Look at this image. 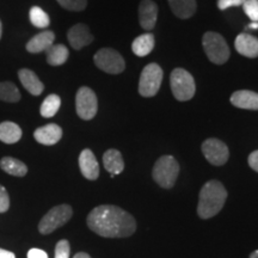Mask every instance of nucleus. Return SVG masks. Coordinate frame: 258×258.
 I'll return each mask as SVG.
<instances>
[{
  "instance_id": "nucleus-1",
  "label": "nucleus",
  "mask_w": 258,
  "mask_h": 258,
  "mask_svg": "<svg viewBox=\"0 0 258 258\" xmlns=\"http://www.w3.org/2000/svg\"><path fill=\"white\" fill-rule=\"evenodd\" d=\"M89 228L104 238H124L137 230V222L120 207L116 206H98L93 208L86 219Z\"/></svg>"
},
{
  "instance_id": "nucleus-2",
  "label": "nucleus",
  "mask_w": 258,
  "mask_h": 258,
  "mask_svg": "<svg viewBox=\"0 0 258 258\" xmlns=\"http://www.w3.org/2000/svg\"><path fill=\"white\" fill-rule=\"evenodd\" d=\"M227 191L219 180H209L202 186L200 191L198 213L201 219H209L215 217L224 207Z\"/></svg>"
},
{
  "instance_id": "nucleus-3",
  "label": "nucleus",
  "mask_w": 258,
  "mask_h": 258,
  "mask_svg": "<svg viewBox=\"0 0 258 258\" xmlns=\"http://www.w3.org/2000/svg\"><path fill=\"white\" fill-rule=\"evenodd\" d=\"M179 173V165L172 156H163L156 161L152 170L153 179L161 188L170 189L175 185Z\"/></svg>"
},
{
  "instance_id": "nucleus-4",
  "label": "nucleus",
  "mask_w": 258,
  "mask_h": 258,
  "mask_svg": "<svg viewBox=\"0 0 258 258\" xmlns=\"http://www.w3.org/2000/svg\"><path fill=\"white\" fill-rule=\"evenodd\" d=\"M170 85L177 101H189L195 95L196 85L194 77L188 71L183 69H175L172 71L170 76Z\"/></svg>"
},
{
  "instance_id": "nucleus-5",
  "label": "nucleus",
  "mask_w": 258,
  "mask_h": 258,
  "mask_svg": "<svg viewBox=\"0 0 258 258\" xmlns=\"http://www.w3.org/2000/svg\"><path fill=\"white\" fill-rule=\"evenodd\" d=\"M202 46L208 59L213 63L222 64L230 59V48L226 43L225 38L218 32H206L202 38Z\"/></svg>"
},
{
  "instance_id": "nucleus-6",
  "label": "nucleus",
  "mask_w": 258,
  "mask_h": 258,
  "mask_svg": "<svg viewBox=\"0 0 258 258\" xmlns=\"http://www.w3.org/2000/svg\"><path fill=\"white\" fill-rule=\"evenodd\" d=\"M73 215V209L70 205H60L51 208L41 219L38 224V231L41 234H50L57 228L67 224Z\"/></svg>"
},
{
  "instance_id": "nucleus-7",
  "label": "nucleus",
  "mask_w": 258,
  "mask_h": 258,
  "mask_svg": "<svg viewBox=\"0 0 258 258\" xmlns=\"http://www.w3.org/2000/svg\"><path fill=\"white\" fill-rule=\"evenodd\" d=\"M163 82V70L159 64L148 63L139 80V93L143 97H153L159 91Z\"/></svg>"
},
{
  "instance_id": "nucleus-8",
  "label": "nucleus",
  "mask_w": 258,
  "mask_h": 258,
  "mask_svg": "<svg viewBox=\"0 0 258 258\" xmlns=\"http://www.w3.org/2000/svg\"><path fill=\"white\" fill-rule=\"evenodd\" d=\"M93 61L99 70L109 74L122 73L125 69L123 57L118 51L111 48H103L97 51L93 56Z\"/></svg>"
},
{
  "instance_id": "nucleus-9",
  "label": "nucleus",
  "mask_w": 258,
  "mask_h": 258,
  "mask_svg": "<svg viewBox=\"0 0 258 258\" xmlns=\"http://www.w3.org/2000/svg\"><path fill=\"white\" fill-rule=\"evenodd\" d=\"M76 110L82 120H92L98 110V101L96 93L90 88L83 86L76 96Z\"/></svg>"
},
{
  "instance_id": "nucleus-10",
  "label": "nucleus",
  "mask_w": 258,
  "mask_h": 258,
  "mask_svg": "<svg viewBox=\"0 0 258 258\" xmlns=\"http://www.w3.org/2000/svg\"><path fill=\"white\" fill-rule=\"evenodd\" d=\"M202 152L206 159L215 166L224 165L230 157V151L226 144L214 138L207 139L202 144Z\"/></svg>"
},
{
  "instance_id": "nucleus-11",
  "label": "nucleus",
  "mask_w": 258,
  "mask_h": 258,
  "mask_svg": "<svg viewBox=\"0 0 258 258\" xmlns=\"http://www.w3.org/2000/svg\"><path fill=\"white\" fill-rule=\"evenodd\" d=\"M67 38L71 47L76 50H80L85 46H89L93 42V35L90 32V29L86 24L79 23L73 25L67 32Z\"/></svg>"
},
{
  "instance_id": "nucleus-12",
  "label": "nucleus",
  "mask_w": 258,
  "mask_h": 258,
  "mask_svg": "<svg viewBox=\"0 0 258 258\" xmlns=\"http://www.w3.org/2000/svg\"><path fill=\"white\" fill-rule=\"evenodd\" d=\"M158 18V6L152 0H143L139 5V23L145 30H152Z\"/></svg>"
},
{
  "instance_id": "nucleus-13",
  "label": "nucleus",
  "mask_w": 258,
  "mask_h": 258,
  "mask_svg": "<svg viewBox=\"0 0 258 258\" xmlns=\"http://www.w3.org/2000/svg\"><path fill=\"white\" fill-rule=\"evenodd\" d=\"M34 138L38 144L46 145V146H53V145L59 143L61 138H62V129L56 123L46 124L35 131Z\"/></svg>"
},
{
  "instance_id": "nucleus-14",
  "label": "nucleus",
  "mask_w": 258,
  "mask_h": 258,
  "mask_svg": "<svg viewBox=\"0 0 258 258\" xmlns=\"http://www.w3.org/2000/svg\"><path fill=\"white\" fill-rule=\"evenodd\" d=\"M79 167L82 171L83 176L86 179L96 180L99 176V165L97 161L95 154L91 150L86 148L79 156Z\"/></svg>"
},
{
  "instance_id": "nucleus-15",
  "label": "nucleus",
  "mask_w": 258,
  "mask_h": 258,
  "mask_svg": "<svg viewBox=\"0 0 258 258\" xmlns=\"http://www.w3.org/2000/svg\"><path fill=\"white\" fill-rule=\"evenodd\" d=\"M235 49L239 54L246 57L258 56V38L251 36L249 34H239L234 42Z\"/></svg>"
},
{
  "instance_id": "nucleus-16",
  "label": "nucleus",
  "mask_w": 258,
  "mask_h": 258,
  "mask_svg": "<svg viewBox=\"0 0 258 258\" xmlns=\"http://www.w3.org/2000/svg\"><path fill=\"white\" fill-rule=\"evenodd\" d=\"M54 40H55V34H54L53 31H42L40 34L35 35V36L28 42L27 47L25 48H27L29 53H41V51H46L48 48L53 46Z\"/></svg>"
},
{
  "instance_id": "nucleus-17",
  "label": "nucleus",
  "mask_w": 258,
  "mask_h": 258,
  "mask_svg": "<svg viewBox=\"0 0 258 258\" xmlns=\"http://www.w3.org/2000/svg\"><path fill=\"white\" fill-rule=\"evenodd\" d=\"M18 78L21 80L22 85L32 96H40L44 90L43 83L38 79L37 74L34 71L23 69L18 72Z\"/></svg>"
},
{
  "instance_id": "nucleus-18",
  "label": "nucleus",
  "mask_w": 258,
  "mask_h": 258,
  "mask_svg": "<svg viewBox=\"0 0 258 258\" xmlns=\"http://www.w3.org/2000/svg\"><path fill=\"white\" fill-rule=\"evenodd\" d=\"M231 103L234 106L246 110H258V93L249 90L235 91L231 96Z\"/></svg>"
},
{
  "instance_id": "nucleus-19",
  "label": "nucleus",
  "mask_w": 258,
  "mask_h": 258,
  "mask_svg": "<svg viewBox=\"0 0 258 258\" xmlns=\"http://www.w3.org/2000/svg\"><path fill=\"white\" fill-rule=\"evenodd\" d=\"M103 165L110 175H120L124 169V161L122 154L117 150H108L103 154Z\"/></svg>"
},
{
  "instance_id": "nucleus-20",
  "label": "nucleus",
  "mask_w": 258,
  "mask_h": 258,
  "mask_svg": "<svg viewBox=\"0 0 258 258\" xmlns=\"http://www.w3.org/2000/svg\"><path fill=\"white\" fill-rule=\"evenodd\" d=\"M22 128L17 123L5 121L0 123V141L8 145H14L22 139Z\"/></svg>"
},
{
  "instance_id": "nucleus-21",
  "label": "nucleus",
  "mask_w": 258,
  "mask_h": 258,
  "mask_svg": "<svg viewBox=\"0 0 258 258\" xmlns=\"http://www.w3.org/2000/svg\"><path fill=\"white\" fill-rule=\"evenodd\" d=\"M173 15L178 18L188 19L196 12V0H169Z\"/></svg>"
},
{
  "instance_id": "nucleus-22",
  "label": "nucleus",
  "mask_w": 258,
  "mask_h": 258,
  "mask_svg": "<svg viewBox=\"0 0 258 258\" xmlns=\"http://www.w3.org/2000/svg\"><path fill=\"white\" fill-rule=\"evenodd\" d=\"M154 48V35L151 32L140 35L133 41L132 44V50L137 56H146Z\"/></svg>"
},
{
  "instance_id": "nucleus-23",
  "label": "nucleus",
  "mask_w": 258,
  "mask_h": 258,
  "mask_svg": "<svg viewBox=\"0 0 258 258\" xmlns=\"http://www.w3.org/2000/svg\"><path fill=\"white\" fill-rule=\"evenodd\" d=\"M0 169L11 176L24 177L28 173V166L23 161L12 157H4L0 160Z\"/></svg>"
},
{
  "instance_id": "nucleus-24",
  "label": "nucleus",
  "mask_w": 258,
  "mask_h": 258,
  "mask_svg": "<svg viewBox=\"0 0 258 258\" xmlns=\"http://www.w3.org/2000/svg\"><path fill=\"white\" fill-rule=\"evenodd\" d=\"M47 62L50 66H61L66 62L70 56V51L63 44H53L46 50Z\"/></svg>"
},
{
  "instance_id": "nucleus-25",
  "label": "nucleus",
  "mask_w": 258,
  "mask_h": 258,
  "mask_svg": "<svg viewBox=\"0 0 258 258\" xmlns=\"http://www.w3.org/2000/svg\"><path fill=\"white\" fill-rule=\"evenodd\" d=\"M22 95L17 86L11 82L0 83V101L8 103H17L21 101Z\"/></svg>"
},
{
  "instance_id": "nucleus-26",
  "label": "nucleus",
  "mask_w": 258,
  "mask_h": 258,
  "mask_svg": "<svg viewBox=\"0 0 258 258\" xmlns=\"http://www.w3.org/2000/svg\"><path fill=\"white\" fill-rule=\"evenodd\" d=\"M61 105V99L57 95H49L44 99L43 103H42L40 112L42 115V117L44 118H50L53 116H55V114L59 111Z\"/></svg>"
},
{
  "instance_id": "nucleus-27",
  "label": "nucleus",
  "mask_w": 258,
  "mask_h": 258,
  "mask_svg": "<svg viewBox=\"0 0 258 258\" xmlns=\"http://www.w3.org/2000/svg\"><path fill=\"white\" fill-rule=\"evenodd\" d=\"M29 17H30L31 24L36 28H47L50 24L49 16L38 6H32L29 12Z\"/></svg>"
},
{
  "instance_id": "nucleus-28",
  "label": "nucleus",
  "mask_w": 258,
  "mask_h": 258,
  "mask_svg": "<svg viewBox=\"0 0 258 258\" xmlns=\"http://www.w3.org/2000/svg\"><path fill=\"white\" fill-rule=\"evenodd\" d=\"M63 9L69 10V11H83L86 9L88 5V0H56Z\"/></svg>"
},
{
  "instance_id": "nucleus-29",
  "label": "nucleus",
  "mask_w": 258,
  "mask_h": 258,
  "mask_svg": "<svg viewBox=\"0 0 258 258\" xmlns=\"http://www.w3.org/2000/svg\"><path fill=\"white\" fill-rule=\"evenodd\" d=\"M243 9L251 21L258 23V0H245Z\"/></svg>"
},
{
  "instance_id": "nucleus-30",
  "label": "nucleus",
  "mask_w": 258,
  "mask_h": 258,
  "mask_svg": "<svg viewBox=\"0 0 258 258\" xmlns=\"http://www.w3.org/2000/svg\"><path fill=\"white\" fill-rule=\"evenodd\" d=\"M71 246L69 240L62 239L55 246V258H70Z\"/></svg>"
},
{
  "instance_id": "nucleus-31",
  "label": "nucleus",
  "mask_w": 258,
  "mask_h": 258,
  "mask_svg": "<svg viewBox=\"0 0 258 258\" xmlns=\"http://www.w3.org/2000/svg\"><path fill=\"white\" fill-rule=\"evenodd\" d=\"M10 208V196L5 186L0 184V213H5Z\"/></svg>"
},
{
  "instance_id": "nucleus-32",
  "label": "nucleus",
  "mask_w": 258,
  "mask_h": 258,
  "mask_svg": "<svg viewBox=\"0 0 258 258\" xmlns=\"http://www.w3.org/2000/svg\"><path fill=\"white\" fill-rule=\"evenodd\" d=\"M245 0H218V8L224 11L234 6H243Z\"/></svg>"
},
{
  "instance_id": "nucleus-33",
  "label": "nucleus",
  "mask_w": 258,
  "mask_h": 258,
  "mask_svg": "<svg viewBox=\"0 0 258 258\" xmlns=\"http://www.w3.org/2000/svg\"><path fill=\"white\" fill-rule=\"evenodd\" d=\"M28 258H48V254L46 251L34 247V249L29 250Z\"/></svg>"
},
{
  "instance_id": "nucleus-34",
  "label": "nucleus",
  "mask_w": 258,
  "mask_h": 258,
  "mask_svg": "<svg viewBox=\"0 0 258 258\" xmlns=\"http://www.w3.org/2000/svg\"><path fill=\"white\" fill-rule=\"evenodd\" d=\"M249 165L251 169L258 172V150L253 151L249 156Z\"/></svg>"
},
{
  "instance_id": "nucleus-35",
  "label": "nucleus",
  "mask_w": 258,
  "mask_h": 258,
  "mask_svg": "<svg viewBox=\"0 0 258 258\" xmlns=\"http://www.w3.org/2000/svg\"><path fill=\"white\" fill-rule=\"evenodd\" d=\"M0 258H16V254L11 251L0 249Z\"/></svg>"
},
{
  "instance_id": "nucleus-36",
  "label": "nucleus",
  "mask_w": 258,
  "mask_h": 258,
  "mask_svg": "<svg viewBox=\"0 0 258 258\" xmlns=\"http://www.w3.org/2000/svg\"><path fill=\"white\" fill-rule=\"evenodd\" d=\"M73 258H91V257H90V254L85 253V252H79V253H77Z\"/></svg>"
},
{
  "instance_id": "nucleus-37",
  "label": "nucleus",
  "mask_w": 258,
  "mask_h": 258,
  "mask_svg": "<svg viewBox=\"0 0 258 258\" xmlns=\"http://www.w3.org/2000/svg\"><path fill=\"white\" fill-rule=\"evenodd\" d=\"M247 29H254V30H256V29H258V23L257 22H251V23L247 25Z\"/></svg>"
},
{
  "instance_id": "nucleus-38",
  "label": "nucleus",
  "mask_w": 258,
  "mask_h": 258,
  "mask_svg": "<svg viewBox=\"0 0 258 258\" xmlns=\"http://www.w3.org/2000/svg\"><path fill=\"white\" fill-rule=\"evenodd\" d=\"M250 258H258V250L253 251V252L250 254Z\"/></svg>"
},
{
  "instance_id": "nucleus-39",
  "label": "nucleus",
  "mask_w": 258,
  "mask_h": 258,
  "mask_svg": "<svg viewBox=\"0 0 258 258\" xmlns=\"http://www.w3.org/2000/svg\"><path fill=\"white\" fill-rule=\"evenodd\" d=\"M2 35H3V24H2V21H0V38H2Z\"/></svg>"
}]
</instances>
